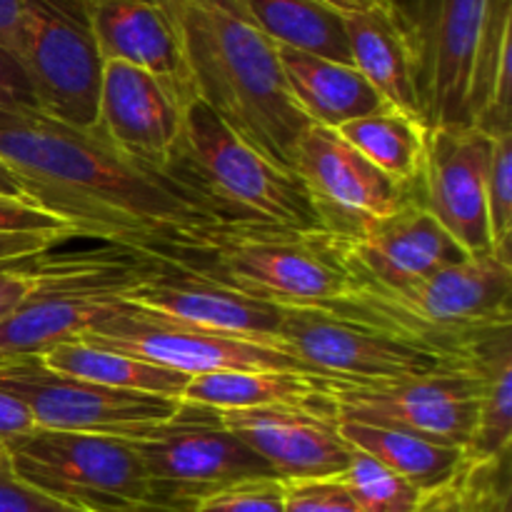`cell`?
Here are the masks:
<instances>
[{
    "instance_id": "obj_37",
    "label": "cell",
    "mask_w": 512,
    "mask_h": 512,
    "mask_svg": "<svg viewBox=\"0 0 512 512\" xmlns=\"http://www.w3.org/2000/svg\"><path fill=\"white\" fill-rule=\"evenodd\" d=\"M48 278V268L40 265V258L33 265L20 263L0 268V320L8 318L20 303L30 298Z\"/></svg>"
},
{
    "instance_id": "obj_36",
    "label": "cell",
    "mask_w": 512,
    "mask_h": 512,
    "mask_svg": "<svg viewBox=\"0 0 512 512\" xmlns=\"http://www.w3.org/2000/svg\"><path fill=\"white\" fill-rule=\"evenodd\" d=\"M0 512H80L38 493L10 470L8 455H0Z\"/></svg>"
},
{
    "instance_id": "obj_40",
    "label": "cell",
    "mask_w": 512,
    "mask_h": 512,
    "mask_svg": "<svg viewBox=\"0 0 512 512\" xmlns=\"http://www.w3.org/2000/svg\"><path fill=\"white\" fill-rule=\"evenodd\" d=\"M33 428L35 423L28 408L15 398H10V395L0 393V440L8 443V440L18 438V435L30 433Z\"/></svg>"
},
{
    "instance_id": "obj_27",
    "label": "cell",
    "mask_w": 512,
    "mask_h": 512,
    "mask_svg": "<svg viewBox=\"0 0 512 512\" xmlns=\"http://www.w3.org/2000/svg\"><path fill=\"white\" fill-rule=\"evenodd\" d=\"M325 380L298 370H223L190 378L183 400L215 410L305 405L323 398Z\"/></svg>"
},
{
    "instance_id": "obj_19",
    "label": "cell",
    "mask_w": 512,
    "mask_h": 512,
    "mask_svg": "<svg viewBox=\"0 0 512 512\" xmlns=\"http://www.w3.org/2000/svg\"><path fill=\"white\" fill-rule=\"evenodd\" d=\"M333 240L355 283L388 290L413 285L470 258L425 210L415 188L393 215L368 225L355 238Z\"/></svg>"
},
{
    "instance_id": "obj_7",
    "label": "cell",
    "mask_w": 512,
    "mask_h": 512,
    "mask_svg": "<svg viewBox=\"0 0 512 512\" xmlns=\"http://www.w3.org/2000/svg\"><path fill=\"white\" fill-rule=\"evenodd\" d=\"M5 455L15 478L80 512H145L163 505L128 440L33 428L8 440Z\"/></svg>"
},
{
    "instance_id": "obj_45",
    "label": "cell",
    "mask_w": 512,
    "mask_h": 512,
    "mask_svg": "<svg viewBox=\"0 0 512 512\" xmlns=\"http://www.w3.org/2000/svg\"><path fill=\"white\" fill-rule=\"evenodd\" d=\"M0 455H5V443H3V440H0Z\"/></svg>"
},
{
    "instance_id": "obj_8",
    "label": "cell",
    "mask_w": 512,
    "mask_h": 512,
    "mask_svg": "<svg viewBox=\"0 0 512 512\" xmlns=\"http://www.w3.org/2000/svg\"><path fill=\"white\" fill-rule=\"evenodd\" d=\"M128 443L143 463L155 498L173 508L190 510L205 495L240 483L278 480L270 465L223 423L220 410L190 400H180L173 418Z\"/></svg>"
},
{
    "instance_id": "obj_3",
    "label": "cell",
    "mask_w": 512,
    "mask_h": 512,
    "mask_svg": "<svg viewBox=\"0 0 512 512\" xmlns=\"http://www.w3.org/2000/svg\"><path fill=\"white\" fill-rule=\"evenodd\" d=\"M183 40L193 98L203 100L245 143L295 175L308 120L285 88L278 45L233 0H168Z\"/></svg>"
},
{
    "instance_id": "obj_33",
    "label": "cell",
    "mask_w": 512,
    "mask_h": 512,
    "mask_svg": "<svg viewBox=\"0 0 512 512\" xmlns=\"http://www.w3.org/2000/svg\"><path fill=\"white\" fill-rule=\"evenodd\" d=\"M285 512H365L340 478L285 483Z\"/></svg>"
},
{
    "instance_id": "obj_38",
    "label": "cell",
    "mask_w": 512,
    "mask_h": 512,
    "mask_svg": "<svg viewBox=\"0 0 512 512\" xmlns=\"http://www.w3.org/2000/svg\"><path fill=\"white\" fill-rule=\"evenodd\" d=\"M68 238H55V235H0V268L20 263H33L40 255L48 253L53 245L63 243Z\"/></svg>"
},
{
    "instance_id": "obj_31",
    "label": "cell",
    "mask_w": 512,
    "mask_h": 512,
    "mask_svg": "<svg viewBox=\"0 0 512 512\" xmlns=\"http://www.w3.org/2000/svg\"><path fill=\"white\" fill-rule=\"evenodd\" d=\"M488 173H485V210H488L493 253L510 258L512 235V130L490 133Z\"/></svg>"
},
{
    "instance_id": "obj_18",
    "label": "cell",
    "mask_w": 512,
    "mask_h": 512,
    "mask_svg": "<svg viewBox=\"0 0 512 512\" xmlns=\"http://www.w3.org/2000/svg\"><path fill=\"white\" fill-rule=\"evenodd\" d=\"M493 138L480 128L428 133L415 193L445 233L468 255L493 253L485 210V173Z\"/></svg>"
},
{
    "instance_id": "obj_4",
    "label": "cell",
    "mask_w": 512,
    "mask_h": 512,
    "mask_svg": "<svg viewBox=\"0 0 512 512\" xmlns=\"http://www.w3.org/2000/svg\"><path fill=\"white\" fill-rule=\"evenodd\" d=\"M165 175L220 225L325 233L303 183L245 143L198 98L185 103Z\"/></svg>"
},
{
    "instance_id": "obj_25",
    "label": "cell",
    "mask_w": 512,
    "mask_h": 512,
    "mask_svg": "<svg viewBox=\"0 0 512 512\" xmlns=\"http://www.w3.org/2000/svg\"><path fill=\"white\" fill-rule=\"evenodd\" d=\"M480 378L478 425L465 455L468 468L508 458L512 438V335L510 325L490 330L468 350Z\"/></svg>"
},
{
    "instance_id": "obj_12",
    "label": "cell",
    "mask_w": 512,
    "mask_h": 512,
    "mask_svg": "<svg viewBox=\"0 0 512 512\" xmlns=\"http://www.w3.org/2000/svg\"><path fill=\"white\" fill-rule=\"evenodd\" d=\"M0 393L28 408L35 428L135 440L173 418L178 398L115 390L45 368L38 355L0 363Z\"/></svg>"
},
{
    "instance_id": "obj_44",
    "label": "cell",
    "mask_w": 512,
    "mask_h": 512,
    "mask_svg": "<svg viewBox=\"0 0 512 512\" xmlns=\"http://www.w3.org/2000/svg\"><path fill=\"white\" fill-rule=\"evenodd\" d=\"M145 512H190V510L173 508V505H158V508H150V510H145Z\"/></svg>"
},
{
    "instance_id": "obj_29",
    "label": "cell",
    "mask_w": 512,
    "mask_h": 512,
    "mask_svg": "<svg viewBox=\"0 0 512 512\" xmlns=\"http://www.w3.org/2000/svg\"><path fill=\"white\" fill-rule=\"evenodd\" d=\"M338 133L400 185H413L420 178L428 133L420 123L395 108H383L365 118L350 120Z\"/></svg>"
},
{
    "instance_id": "obj_24",
    "label": "cell",
    "mask_w": 512,
    "mask_h": 512,
    "mask_svg": "<svg viewBox=\"0 0 512 512\" xmlns=\"http://www.w3.org/2000/svg\"><path fill=\"white\" fill-rule=\"evenodd\" d=\"M338 430L350 448L370 455L398 473L423 495L440 493L458 483L468 470V455L458 445L425 438L403 428L338 418Z\"/></svg>"
},
{
    "instance_id": "obj_2",
    "label": "cell",
    "mask_w": 512,
    "mask_h": 512,
    "mask_svg": "<svg viewBox=\"0 0 512 512\" xmlns=\"http://www.w3.org/2000/svg\"><path fill=\"white\" fill-rule=\"evenodd\" d=\"M415 60L420 123L512 130V0L395 3Z\"/></svg>"
},
{
    "instance_id": "obj_11",
    "label": "cell",
    "mask_w": 512,
    "mask_h": 512,
    "mask_svg": "<svg viewBox=\"0 0 512 512\" xmlns=\"http://www.w3.org/2000/svg\"><path fill=\"white\" fill-rule=\"evenodd\" d=\"M280 348L313 375L348 383L398 380L458 368L425 345L330 308H280Z\"/></svg>"
},
{
    "instance_id": "obj_20",
    "label": "cell",
    "mask_w": 512,
    "mask_h": 512,
    "mask_svg": "<svg viewBox=\"0 0 512 512\" xmlns=\"http://www.w3.org/2000/svg\"><path fill=\"white\" fill-rule=\"evenodd\" d=\"M125 305L158 318L280 348L283 310L278 305L265 303L220 280L190 270L160 265L155 273L130 290Z\"/></svg>"
},
{
    "instance_id": "obj_14",
    "label": "cell",
    "mask_w": 512,
    "mask_h": 512,
    "mask_svg": "<svg viewBox=\"0 0 512 512\" xmlns=\"http://www.w3.org/2000/svg\"><path fill=\"white\" fill-rule=\"evenodd\" d=\"M78 340L98 348L118 350L130 358L175 370L188 378L223 370H298L310 373L300 360L273 345L215 330L195 328L178 320L158 318L130 305H120L95 325L78 335ZM313 375V373H310Z\"/></svg>"
},
{
    "instance_id": "obj_1",
    "label": "cell",
    "mask_w": 512,
    "mask_h": 512,
    "mask_svg": "<svg viewBox=\"0 0 512 512\" xmlns=\"http://www.w3.org/2000/svg\"><path fill=\"white\" fill-rule=\"evenodd\" d=\"M0 160L33 203L78 235L108 240L158 265L198 253L220 225L168 175L140 168L95 133L43 113H0Z\"/></svg>"
},
{
    "instance_id": "obj_39",
    "label": "cell",
    "mask_w": 512,
    "mask_h": 512,
    "mask_svg": "<svg viewBox=\"0 0 512 512\" xmlns=\"http://www.w3.org/2000/svg\"><path fill=\"white\" fill-rule=\"evenodd\" d=\"M415 512H478V498H475L468 475H463L458 483L440 490V493L425 495Z\"/></svg>"
},
{
    "instance_id": "obj_22",
    "label": "cell",
    "mask_w": 512,
    "mask_h": 512,
    "mask_svg": "<svg viewBox=\"0 0 512 512\" xmlns=\"http://www.w3.org/2000/svg\"><path fill=\"white\" fill-rule=\"evenodd\" d=\"M343 25L353 68L390 108L420 123L413 48L395 3L343 15Z\"/></svg>"
},
{
    "instance_id": "obj_43",
    "label": "cell",
    "mask_w": 512,
    "mask_h": 512,
    "mask_svg": "<svg viewBox=\"0 0 512 512\" xmlns=\"http://www.w3.org/2000/svg\"><path fill=\"white\" fill-rule=\"evenodd\" d=\"M0 195H13V198H28V193L23 190V185H20V180L15 178L13 170L8 168V165L0 160Z\"/></svg>"
},
{
    "instance_id": "obj_21",
    "label": "cell",
    "mask_w": 512,
    "mask_h": 512,
    "mask_svg": "<svg viewBox=\"0 0 512 512\" xmlns=\"http://www.w3.org/2000/svg\"><path fill=\"white\" fill-rule=\"evenodd\" d=\"M103 60L135 65L193 98L183 40L168 0H85Z\"/></svg>"
},
{
    "instance_id": "obj_41",
    "label": "cell",
    "mask_w": 512,
    "mask_h": 512,
    "mask_svg": "<svg viewBox=\"0 0 512 512\" xmlns=\"http://www.w3.org/2000/svg\"><path fill=\"white\" fill-rule=\"evenodd\" d=\"M20 0H0V45L18 55Z\"/></svg>"
},
{
    "instance_id": "obj_9",
    "label": "cell",
    "mask_w": 512,
    "mask_h": 512,
    "mask_svg": "<svg viewBox=\"0 0 512 512\" xmlns=\"http://www.w3.org/2000/svg\"><path fill=\"white\" fill-rule=\"evenodd\" d=\"M18 58L40 113L93 133L105 60L85 0H20Z\"/></svg>"
},
{
    "instance_id": "obj_35",
    "label": "cell",
    "mask_w": 512,
    "mask_h": 512,
    "mask_svg": "<svg viewBox=\"0 0 512 512\" xmlns=\"http://www.w3.org/2000/svg\"><path fill=\"white\" fill-rule=\"evenodd\" d=\"M0 113L33 115L40 113L33 85L23 63L10 48L0 45Z\"/></svg>"
},
{
    "instance_id": "obj_13",
    "label": "cell",
    "mask_w": 512,
    "mask_h": 512,
    "mask_svg": "<svg viewBox=\"0 0 512 512\" xmlns=\"http://www.w3.org/2000/svg\"><path fill=\"white\" fill-rule=\"evenodd\" d=\"M335 418L403 428L425 438L468 448L478 425L480 378L465 365L398 380H325Z\"/></svg>"
},
{
    "instance_id": "obj_26",
    "label": "cell",
    "mask_w": 512,
    "mask_h": 512,
    "mask_svg": "<svg viewBox=\"0 0 512 512\" xmlns=\"http://www.w3.org/2000/svg\"><path fill=\"white\" fill-rule=\"evenodd\" d=\"M38 358L43 360L45 368L68 375V378H78L85 380V383L105 385V388L115 390L163 395V398L183 400L185 388L190 383L188 375L130 358V355L118 353V350L83 343L78 338L53 345Z\"/></svg>"
},
{
    "instance_id": "obj_6",
    "label": "cell",
    "mask_w": 512,
    "mask_h": 512,
    "mask_svg": "<svg viewBox=\"0 0 512 512\" xmlns=\"http://www.w3.org/2000/svg\"><path fill=\"white\" fill-rule=\"evenodd\" d=\"M168 268L208 275L278 308H328L355 280L330 233L218 225L198 253Z\"/></svg>"
},
{
    "instance_id": "obj_30",
    "label": "cell",
    "mask_w": 512,
    "mask_h": 512,
    "mask_svg": "<svg viewBox=\"0 0 512 512\" xmlns=\"http://www.w3.org/2000/svg\"><path fill=\"white\" fill-rule=\"evenodd\" d=\"M340 480L365 512H415L425 498L415 485L355 448Z\"/></svg>"
},
{
    "instance_id": "obj_17",
    "label": "cell",
    "mask_w": 512,
    "mask_h": 512,
    "mask_svg": "<svg viewBox=\"0 0 512 512\" xmlns=\"http://www.w3.org/2000/svg\"><path fill=\"white\" fill-rule=\"evenodd\" d=\"M223 423L270 465L278 480L340 478L353 448L340 435L328 395L305 405L220 410Z\"/></svg>"
},
{
    "instance_id": "obj_42",
    "label": "cell",
    "mask_w": 512,
    "mask_h": 512,
    "mask_svg": "<svg viewBox=\"0 0 512 512\" xmlns=\"http://www.w3.org/2000/svg\"><path fill=\"white\" fill-rule=\"evenodd\" d=\"M315 3L325 5V8L335 10L340 15L348 13H365V10H375V8H385L393 0H315Z\"/></svg>"
},
{
    "instance_id": "obj_15",
    "label": "cell",
    "mask_w": 512,
    "mask_h": 512,
    "mask_svg": "<svg viewBox=\"0 0 512 512\" xmlns=\"http://www.w3.org/2000/svg\"><path fill=\"white\" fill-rule=\"evenodd\" d=\"M295 178L310 195L325 233L348 240L393 215L413 193L360 155L338 130L308 125L295 150Z\"/></svg>"
},
{
    "instance_id": "obj_23",
    "label": "cell",
    "mask_w": 512,
    "mask_h": 512,
    "mask_svg": "<svg viewBox=\"0 0 512 512\" xmlns=\"http://www.w3.org/2000/svg\"><path fill=\"white\" fill-rule=\"evenodd\" d=\"M285 88L310 125L338 130L350 120L388 108L373 85L348 63L278 45Z\"/></svg>"
},
{
    "instance_id": "obj_32",
    "label": "cell",
    "mask_w": 512,
    "mask_h": 512,
    "mask_svg": "<svg viewBox=\"0 0 512 512\" xmlns=\"http://www.w3.org/2000/svg\"><path fill=\"white\" fill-rule=\"evenodd\" d=\"M190 512H285L283 480H253L205 495Z\"/></svg>"
},
{
    "instance_id": "obj_16",
    "label": "cell",
    "mask_w": 512,
    "mask_h": 512,
    "mask_svg": "<svg viewBox=\"0 0 512 512\" xmlns=\"http://www.w3.org/2000/svg\"><path fill=\"white\" fill-rule=\"evenodd\" d=\"M185 103L188 98L158 75L108 60L93 133L130 163L165 175L183 130Z\"/></svg>"
},
{
    "instance_id": "obj_34",
    "label": "cell",
    "mask_w": 512,
    "mask_h": 512,
    "mask_svg": "<svg viewBox=\"0 0 512 512\" xmlns=\"http://www.w3.org/2000/svg\"><path fill=\"white\" fill-rule=\"evenodd\" d=\"M0 235H55L75 238L78 230L38 203L13 195H0Z\"/></svg>"
},
{
    "instance_id": "obj_5",
    "label": "cell",
    "mask_w": 512,
    "mask_h": 512,
    "mask_svg": "<svg viewBox=\"0 0 512 512\" xmlns=\"http://www.w3.org/2000/svg\"><path fill=\"white\" fill-rule=\"evenodd\" d=\"M510 295V258L488 253L470 255L405 288L355 283L328 308L425 345L453 363H465L468 350L483 335L510 325Z\"/></svg>"
},
{
    "instance_id": "obj_28",
    "label": "cell",
    "mask_w": 512,
    "mask_h": 512,
    "mask_svg": "<svg viewBox=\"0 0 512 512\" xmlns=\"http://www.w3.org/2000/svg\"><path fill=\"white\" fill-rule=\"evenodd\" d=\"M268 40L283 48L350 63L343 15L315 0H233Z\"/></svg>"
},
{
    "instance_id": "obj_10",
    "label": "cell",
    "mask_w": 512,
    "mask_h": 512,
    "mask_svg": "<svg viewBox=\"0 0 512 512\" xmlns=\"http://www.w3.org/2000/svg\"><path fill=\"white\" fill-rule=\"evenodd\" d=\"M160 265L148 258L73 260L48 265L45 283L0 320V363L43 355L78 338L125 303L130 290Z\"/></svg>"
}]
</instances>
